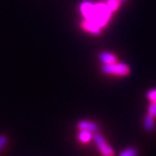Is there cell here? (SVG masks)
<instances>
[{
  "label": "cell",
  "mask_w": 156,
  "mask_h": 156,
  "mask_svg": "<svg viewBox=\"0 0 156 156\" xmlns=\"http://www.w3.org/2000/svg\"><path fill=\"white\" fill-rule=\"evenodd\" d=\"M112 14H113V12L108 9L107 3H93V13L90 20L95 21L99 27H105L110 21Z\"/></svg>",
  "instance_id": "6da1fadb"
},
{
  "label": "cell",
  "mask_w": 156,
  "mask_h": 156,
  "mask_svg": "<svg viewBox=\"0 0 156 156\" xmlns=\"http://www.w3.org/2000/svg\"><path fill=\"white\" fill-rule=\"evenodd\" d=\"M101 71L105 75L125 77L131 73V67L127 63L115 62V63L112 64H102V66L101 67Z\"/></svg>",
  "instance_id": "7a4b0ae2"
},
{
  "label": "cell",
  "mask_w": 156,
  "mask_h": 156,
  "mask_svg": "<svg viewBox=\"0 0 156 156\" xmlns=\"http://www.w3.org/2000/svg\"><path fill=\"white\" fill-rule=\"evenodd\" d=\"M93 143H94L96 149L98 150L101 156H116L115 150L112 146L108 144L102 134L99 132L94 133L93 136Z\"/></svg>",
  "instance_id": "3957f363"
},
{
  "label": "cell",
  "mask_w": 156,
  "mask_h": 156,
  "mask_svg": "<svg viewBox=\"0 0 156 156\" xmlns=\"http://www.w3.org/2000/svg\"><path fill=\"white\" fill-rule=\"evenodd\" d=\"M80 27L82 29L84 32L89 33L91 35L94 36H98L101 34V30L102 27H99L95 21L90 20H84L80 23Z\"/></svg>",
  "instance_id": "277c9868"
},
{
  "label": "cell",
  "mask_w": 156,
  "mask_h": 156,
  "mask_svg": "<svg viewBox=\"0 0 156 156\" xmlns=\"http://www.w3.org/2000/svg\"><path fill=\"white\" fill-rule=\"evenodd\" d=\"M76 127L78 130H86V131H90L92 133H96L99 131L98 125L95 122H92L90 120H80L77 123Z\"/></svg>",
  "instance_id": "5b68a950"
},
{
  "label": "cell",
  "mask_w": 156,
  "mask_h": 156,
  "mask_svg": "<svg viewBox=\"0 0 156 156\" xmlns=\"http://www.w3.org/2000/svg\"><path fill=\"white\" fill-rule=\"evenodd\" d=\"M79 9L81 14L83 15V17L85 20H90L93 13V3L90 1H83L80 3Z\"/></svg>",
  "instance_id": "8992f818"
},
{
  "label": "cell",
  "mask_w": 156,
  "mask_h": 156,
  "mask_svg": "<svg viewBox=\"0 0 156 156\" xmlns=\"http://www.w3.org/2000/svg\"><path fill=\"white\" fill-rule=\"evenodd\" d=\"M79 132L77 134V139L81 144H89L90 142L93 141V136L94 133L90 132V131L86 130H78Z\"/></svg>",
  "instance_id": "52a82bcc"
},
{
  "label": "cell",
  "mask_w": 156,
  "mask_h": 156,
  "mask_svg": "<svg viewBox=\"0 0 156 156\" xmlns=\"http://www.w3.org/2000/svg\"><path fill=\"white\" fill-rule=\"evenodd\" d=\"M98 60L102 64H112L118 62V57L111 52H101L98 54Z\"/></svg>",
  "instance_id": "ba28073f"
},
{
  "label": "cell",
  "mask_w": 156,
  "mask_h": 156,
  "mask_svg": "<svg viewBox=\"0 0 156 156\" xmlns=\"http://www.w3.org/2000/svg\"><path fill=\"white\" fill-rule=\"evenodd\" d=\"M155 120L156 119L146 115L144 120H143V127H144V130L146 132H152V131L155 129V126H156Z\"/></svg>",
  "instance_id": "9c48e42d"
},
{
  "label": "cell",
  "mask_w": 156,
  "mask_h": 156,
  "mask_svg": "<svg viewBox=\"0 0 156 156\" xmlns=\"http://www.w3.org/2000/svg\"><path fill=\"white\" fill-rule=\"evenodd\" d=\"M138 155H139V151L135 147L126 148L118 154V156H138Z\"/></svg>",
  "instance_id": "30bf717a"
},
{
  "label": "cell",
  "mask_w": 156,
  "mask_h": 156,
  "mask_svg": "<svg viewBox=\"0 0 156 156\" xmlns=\"http://www.w3.org/2000/svg\"><path fill=\"white\" fill-rule=\"evenodd\" d=\"M107 6L108 7V9L112 11V12H115L117 11L121 6V1L120 0H107Z\"/></svg>",
  "instance_id": "8fae6325"
},
{
  "label": "cell",
  "mask_w": 156,
  "mask_h": 156,
  "mask_svg": "<svg viewBox=\"0 0 156 156\" xmlns=\"http://www.w3.org/2000/svg\"><path fill=\"white\" fill-rule=\"evenodd\" d=\"M147 115L152 118L156 119V102L149 101V105L147 108Z\"/></svg>",
  "instance_id": "7c38bea8"
},
{
  "label": "cell",
  "mask_w": 156,
  "mask_h": 156,
  "mask_svg": "<svg viewBox=\"0 0 156 156\" xmlns=\"http://www.w3.org/2000/svg\"><path fill=\"white\" fill-rule=\"evenodd\" d=\"M146 98H147L148 101L156 102V87L155 88H152L150 90H148V91L146 92Z\"/></svg>",
  "instance_id": "4fadbf2b"
},
{
  "label": "cell",
  "mask_w": 156,
  "mask_h": 156,
  "mask_svg": "<svg viewBox=\"0 0 156 156\" xmlns=\"http://www.w3.org/2000/svg\"><path fill=\"white\" fill-rule=\"evenodd\" d=\"M7 142H8V138H7V136H6V135H3V134H1V135H0V151H1L2 149L5 147L6 144H7Z\"/></svg>",
  "instance_id": "5bb4252c"
},
{
  "label": "cell",
  "mask_w": 156,
  "mask_h": 156,
  "mask_svg": "<svg viewBox=\"0 0 156 156\" xmlns=\"http://www.w3.org/2000/svg\"><path fill=\"white\" fill-rule=\"evenodd\" d=\"M120 1H121V2H124V1H125V0H120Z\"/></svg>",
  "instance_id": "9a60e30c"
}]
</instances>
